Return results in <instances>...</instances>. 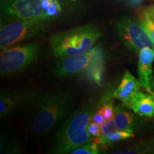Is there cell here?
Instances as JSON below:
<instances>
[{
  "label": "cell",
  "instance_id": "cell-1",
  "mask_svg": "<svg viewBox=\"0 0 154 154\" xmlns=\"http://www.w3.org/2000/svg\"><path fill=\"white\" fill-rule=\"evenodd\" d=\"M94 112V106L86 103L71 113L56 134L53 153H71L75 149L91 141L87 130Z\"/></svg>",
  "mask_w": 154,
  "mask_h": 154
},
{
  "label": "cell",
  "instance_id": "cell-2",
  "mask_svg": "<svg viewBox=\"0 0 154 154\" xmlns=\"http://www.w3.org/2000/svg\"><path fill=\"white\" fill-rule=\"evenodd\" d=\"M72 107V95L66 91H54L39 98L32 122L34 133L41 136L54 129Z\"/></svg>",
  "mask_w": 154,
  "mask_h": 154
},
{
  "label": "cell",
  "instance_id": "cell-3",
  "mask_svg": "<svg viewBox=\"0 0 154 154\" xmlns=\"http://www.w3.org/2000/svg\"><path fill=\"white\" fill-rule=\"evenodd\" d=\"M101 35L94 25H83L55 34L50 39V47L56 58L82 54L93 48Z\"/></svg>",
  "mask_w": 154,
  "mask_h": 154
},
{
  "label": "cell",
  "instance_id": "cell-4",
  "mask_svg": "<svg viewBox=\"0 0 154 154\" xmlns=\"http://www.w3.org/2000/svg\"><path fill=\"white\" fill-rule=\"evenodd\" d=\"M2 9L14 19L50 21L61 14L62 6L59 0H3Z\"/></svg>",
  "mask_w": 154,
  "mask_h": 154
},
{
  "label": "cell",
  "instance_id": "cell-5",
  "mask_svg": "<svg viewBox=\"0 0 154 154\" xmlns=\"http://www.w3.org/2000/svg\"><path fill=\"white\" fill-rule=\"evenodd\" d=\"M39 51L40 46L36 42L3 49L0 54L1 74H14L24 70L37 59Z\"/></svg>",
  "mask_w": 154,
  "mask_h": 154
},
{
  "label": "cell",
  "instance_id": "cell-6",
  "mask_svg": "<svg viewBox=\"0 0 154 154\" xmlns=\"http://www.w3.org/2000/svg\"><path fill=\"white\" fill-rule=\"evenodd\" d=\"M49 21L14 19L2 24L0 29V48L2 50L13 44L39 35L45 29Z\"/></svg>",
  "mask_w": 154,
  "mask_h": 154
},
{
  "label": "cell",
  "instance_id": "cell-7",
  "mask_svg": "<svg viewBox=\"0 0 154 154\" xmlns=\"http://www.w3.org/2000/svg\"><path fill=\"white\" fill-rule=\"evenodd\" d=\"M115 27L119 38L131 51L139 53L144 47L154 49V43L142 22L131 17H122L116 21Z\"/></svg>",
  "mask_w": 154,
  "mask_h": 154
},
{
  "label": "cell",
  "instance_id": "cell-8",
  "mask_svg": "<svg viewBox=\"0 0 154 154\" xmlns=\"http://www.w3.org/2000/svg\"><path fill=\"white\" fill-rule=\"evenodd\" d=\"M101 52L99 47H94L82 54L58 58L52 72L55 76L63 77L75 75L85 71Z\"/></svg>",
  "mask_w": 154,
  "mask_h": 154
},
{
  "label": "cell",
  "instance_id": "cell-9",
  "mask_svg": "<svg viewBox=\"0 0 154 154\" xmlns=\"http://www.w3.org/2000/svg\"><path fill=\"white\" fill-rule=\"evenodd\" d=\"M36 94L28 90L2 89L0 95V117L4 119L35 99Z\"/></svg>",
  "mask_w": 154,
  "mask_h": 154
},
{
  "label": "cell",
  "instance_id": "cell-10",
  "mask_svg": "<svg viewBox=\"0 0 154 154\" xmlns=\"http://www.w3.org/2000/svg\"><path fill=\"white\" fill-rule=\"evenodd\" d=\"M154 49L144 47L138 53V80L144 91L154 96Z\"/></svg>",
  "mask_w": 154,
  "mask_h": 154
},
{
  "label": "cell",
  "instance_id": "cell-11",
  "mask_svg": "<svg viewBox=\"0 0 154 154\" xmlns=\"http://www.w3.org/2000/svg\"><path fill=\"white\" fill-rule=\"evenodd\" d=\"M141 88L138 79L133 76L130 72L126 71L119 86L113 92V96L115 99L121 101V103L128 106L133 96L140 91Z\"/></svg>",
  "mask_w": 154,
  "mask_h": 154
},
{
  "label": "cell",
  "instance_id": "cell-12",
  "mask_svg": "<svg viewBox=\"0 0 154 154\" xmlns=\"http://www.w3.org/2000/svg\"><path fill=\"white\" fill-rule=\"evenodd\" d=\"M128 107L140 116H154V96L147 92L138 91L133 96Z\"/></svg>",
  "mask_w": 154,
  "mask_h": 154
},
{
  "label": "cell",
  "instance_id": "cell-13",
  "mask_svg": "<svg viewBox=\"0 0 154 154\" xmlns=\"http://www.w3.org/2000/svg\"><path fill=\"white\" fill-rule=\"evenodd\" d=\"M117 130L134 134V118L129 111V108L124 103L117 105L115 107V114L113 117Z\"/></svg>",
  "mask_w": 154,
  "mask_h": 154
},
{
  "label": "cell",
  "instance_id": "cell-14",
  "mask_svg": "<svg viewBox=\"0 0 154 154\" xmlns=\"http://www.w3.org/2000/svg\"><path fill=\"white\" fill-rule=\"evenodd\" d=\"M103 65H104V57H103V53L101 52L85 70L87 71L86 72L87 76L98 84H101Z\"/></svg>",
  "mask_w": 154,
  "mask_h": 154
},
{
  "label": "cell",
  "instance_id": "cell-15",
  "mask_svg": "<svg viewBox=\"0 0 154 154\" xmlns=\"http://www.w3.org/2000/svg\"><path fill=\"white\" fill-rule=\"evenodd\" d=\"M133 136H134V134L117 130L116 131L113 132L112 134H109V136H105V137H102V136L95 137L92 139V141L95 142L98 145L99 144V145L104 146V147H108V146H111L116 142L127 139V138H131Z\"/></svg>",
  "mask_w": 154,
  "mask_h": 154
},
{
  "label": "cell",
  "instance_id": "cell-16",
  "mask_svg": "<svg viewBox=\"0 0 154 154\" xmlns=\"http://www.w3.org/2000/svg\"><path fill=\"white\" fill-rule=\"evenodd\" d=\"M72 154H97L99 153L98 144L95 142H88L84 145L75 149L72 153Z\"/></svg>",
  "mask_w": 154,
  "mask_h": 154
},
{
  "label": "cell",
  "instance_id": "cell-17",
  "mask_svg": "<svg viewBox=\"0 0 154 154\" xmlns=\"http://www.w3.org/2000/svg\"><path fill=\"white\" fill-rule=\"evenodd\" d=\"M142 24L145 27L146 32H148L149 35L151 37V40L154 43V22L150 18L147 12L144 10L143 12V17H142Z\"/></svg>",
  "mask_w": 154,
  "mask_h": 154
},
{
  "label": "cell",
  "instance_id": "cell-18",
  "mask_svg": "<svg viewBox=\"0 0 154 154\" xmlns=\"http://www.w3.org/2000/svg\"><path fill=\"white\" fill-rule=\"evenodd\" d=\"M99 111L102 113L106 121L113 119L115 114V108L113 107V102L111 101L106 103L100 109Z\"/></svg>",
  "mask_w": 154,
  "mask_h": 154
},
{
  "label": "cell",
  "instance_id": "cell-19",
  "mask_svg": "<svg viewBox=\"0 0 154 154\" xmlns=\"http://www.w3.org/2000/svg\"><path fill=\"white\" fill-rule=\"evenodd\" d=\"M102 127V135L101 136L102 137H105V136H109V134H112V133L116 131L117 128L116 126L115 122L113 119L106 121L103 124L101 125Z\"/></svg>",
  "mask_w": 154,
  "mask_h": 154
},
{
  "label": "cell",
  "instance_id": "cell-20",
  "mask_svg": "<svg viewBox=\"0 0 154 154\" xmlns=\"http://www.w3.org/2000/svg\"><path fill=\"white\" fill-rule=\"evenodd\" d=\"M87 130L88 133L94 137H99L102 135V127L97 123L91 121L87 127Z\"/></svg>",
  "mask_w": 154,
  "mask_h": 154
},
{
  "label": "cell",
  "instance_id": "cell-21",
  "mask_svg": "<svg viewBox=\"0 0 154 154\" xmlns=\"http://www.w3.org/2000/svg\"><path fill=\"white\" fill-rule=\"evenodd\" d=\"M91 121L95 123H97V124H99L100 125H102L106 121L104 117L103 116L102 113L100 112L99 111L94 113L93 116H92Z\"/></svg>",
  "mask_w": 154,
  "mask_h": 154
},
{
  "label": "cell",
  "instance_id": "cell-22",
  "mask_svg": "<svg viewBox=\"0 0 154 154\" xmlns=\"http://www.w3.org/2000/svg\"><path fill=\"white\" fill-rule=\"evenodd\" d=\"M145 11L147 12V14H149L150 18L151 19V20L154 22V4L151 6H149V7H147L145 9Z\"/></svg>",
  "mask_w": 154,
  "mask_h": 154
},
{
  "label": "cell",
  "instance_id": "cell-23",
  "mask_svg": "<svg viewBox=\"0 0 154 154\" xmlns=\"http://www.w3.org/2000/svg\"><path fill=\"white\" fill-rule=\"evenodd\" d=\"M133 2L135 3H138V2H140L142 1V0H132Z\"/></svg>",
  "mask_w": 154,
  "mask_h": 154
}]
</instances>
